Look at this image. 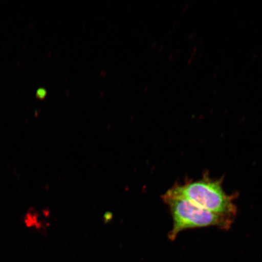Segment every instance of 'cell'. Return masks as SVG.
Returning <instances> with one entry per match:
<instances>
[{"label":"cell","instance_id":"cell-3","mask_svg":"<svg viewBox=\"0 0 262 262\" xmlns=\"http://www.w3.org/2000/svg\"><path fill=\"white\" fill-rule=\"evenodd\" d=\"M37 94L39 98H43L46 94V91L44 90L40 89L38 90Z\"/></svg>","mask_w":262,"mask_h":262},{"label":"cell","instance_id":"cell-1","mask_svg":"<svg viewBox=\"0 0 262 262\" xmlns=\"http://www.w3.org/2000/svg\"><path fill=\"white\" fill-rule=\"evenodd\" d=\"M224 180V178L212 179L206 172L201 179H186L184 183H176L167 191L184 198L206 210L235 219L237 208L234 201L237 194L226 193L223 188Z\"/></svg>","mask_w":262,"mask_h":262},{"label":"cell","instance_id":"cell-2","mask_svg":"<svg viewBox=\"0 0 262 262\" xmlns=\"http://www.w3.org/2000/svg\"><path fill=\"white\" fill-rule=\"evenodd\" d=\"M162 199L168 205L172 219V228L168 234L170 241H175L180 232L187 229L214 227L228 230L234 221V219L206 210L168 191Z\"/></svg>","mask_w":262,"mask_h":262}]
</instances>
